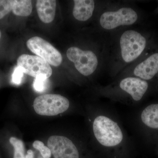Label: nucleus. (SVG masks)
Instances as JSON below:
<instances>
[{
	"instance_id": "16",
	"label": "nucleus",
	"mask_w": 158,
	"mask_h": 158,
	"mask_svg": "<svg viewBox=\"0 0 158 158\" xmlns=\"http://www.w3.org/2000/svg\"><path fill=\"white\" fill-rule=\"evenodd\" d=\"M14 0H0V19L12 11Z\"/></svg>"
},
{
	"instance_id": "9",
	"label": "nucleus",
	"mask_w": 158,
	"mask_h": 158,
	"mask_svg": "<svg viewBox=\"0 0 158 158\" xmlns=\"http://www.w3.org/2000/svg\"><path fill=\"white\" fill-rule=\"evenodd\" d=\"M119 88L129 94L134 100L138 101L142 98L148 89L147 81L135 77H127L123 79Z\"/></svg>"
},
{
	"instance_id": "6",
	"label": "nucleus",
	"mask_w": 158,
	"mask_h": 158,
	"mask_svg": "<svg viewBox=\"0 0 158 158\" xmlns=\"http://www.w3.org/2000/svg\"><path fill=\"white\" fill-rule=\"evenodd\" d=\"M17 64L23 73L35 78L48 79L52 73L48 62L38 56L23 54L18 59Z\"/></svg>"
},
{
	"instance_id": "11",
	"label": "nucleus",
	"mask_w": 158,
	"mask_h": 158,
	"mask_svg": "<svg viewBox=\"0 0 158 158\" xmlns=\"http://www.w3.org/2000/svg\"><path fill=\"white\" fill-rule=\"evenodd\" d=\"M73 10V17L77 20L85 22L93 15L95 9V1L93 0H74Z\"/></svg>"
},
{
	"instance_id": "21",
	"label": "nucleus",
	"mask_w": 158,
	"mask_h": 158,
	"mask_svg": "<svg viewBox=\"0 0 158 158\" xmlns=\"http://www.w3.org/2000/svg\"><path fill=\"white\" fill-rule=\"evenodd\" d=\"M1 37H2V33H1V31H0V39H1Z\"/></svg>"
},
{
	"instance_id": "17",
	"label": "nucleus",
	"mask_w": 158,
	"mask_h": 158,
	"mask_svg": "<svg viewBox=\"0 0 158 158\" xmlns=\"http://www.w3.org/2000/svg\"><path fill=\"white\" fill-rule=\"evenodd\" d=\"M33 146L35 149L38 150L40 152L41 156L44 158H50L52 152L48 147L44 145L43 142L40 141H34Z\"/></svg>"
},
{
	"instance_id": "7",
	"label": "nucleus",
	"mask_w": 158,
	"mask_h": 158,
	"mask_svg": "<svg viewBox=\"0 0 158 158\" xmlns=\"http://www.w3.org/2000/svg\"><path fill=\"white\" fill-rule=\"evenodd\" d=\"M27 45L32 52L44 59L49 65L57 67L62 63V57L60 52L41 37H32L27 41Z\"/></svg>"
},
{
	"instance_id": "22",
	"label": "nucleus",
	"mask_w": 158,
	"mask_h": 158,
	"mask_svg": "<svg viewBox=\"0 0 158 158\" xmlns=\"http://www.w3.org/2000/svg\"><path fill=\"white\" fill-rule=\"evenodd\" d=\"M38 158H44L43 157L41 156H39V157H38Z\"/></svg>"
},
{
	"instance_id": "20",
	"label": "nucleus",
	"mask_w": 158,
	"mask_h": 158,
	"mask_svg": "<svg viewBox=\"0 0 158 158\" xmlns=\"http://www.w3.org/2000/svg\"><path fill=\"white\" fill-rule=\"evenodd\" d=\"M25 158H34V153L33 151L29 150L27 151V154Z\"/></svg>"
},
{
	"instance_id": "15",
	"label": "nucleus",
	"mask_w": 158,
	"mask_h": 158,
	"mask_svg": "<svg viewBox=\"0 0 158 158\" xmlns=\"http://www.w3.org/2000/svg\"><path fill=\"white\" fill-rule=\"evenodd\" d=\"M9 142L14 148L13 158H25L24 144L23 141L15 137H12L9 139Z\"/></svg>"
},
{
	"instance_id": "1",
	"label": "nucleus",
	"mask_w": 158,
	"mask_h": 158,
	"mask_svg": "<svg viewBox=\"0 0 158 158\" xmlns=\"http://www.w3.org/2000/svg\"><path fill=\"white\" fill-rule=\"evenodd\" d=\"M146 45L147 40L139 31L135 29L123 31L117 41L116 62L121 66L134 62L141 56Z\"/></svg>"
},
{
	"instance_id": "18",
	"label": "nucleus",
	"mask_w": 158,
	"mask_h": 158,
	"mask_svg": "<svg viewBox=\"0 0 158 158\" xmlns=\"http://www.w3.org/2000/svg\"><path fill=\"white\" fill-rule=\"evenodd\" d=\"M48 79L42 77L35 78L34 82V88L37 92L44 91L47 87Z\"/></svg>"
},
{
	"instance_id": "14",
	"label": "nucleus",
	"mask_w": 158,
	"mask_h": 158,
	"mask_svg": "<svg viewBox=\"0 0 158 158\" xmlns=\"http://www.w3.org/2000/svg\"><path fill=\"white\" fill-rule=\"evenodd\" d=\"M32 11V1L30 0H14L12 11L15 15L27 16Z\"/></svg>"
},
{
	"instance_id": "13",
	"label": "nucleus",
	"mask_w": 158,
	"mask_h": 158,
	"mask_svg": "<svg viewBox=\"0 0 158 158\" xmlns=\"http://www.w3.org/2000/svg\"><path fill=\"white\" fill-rule=\"evenodd\" d=\"M141 119L145 125L158 129V104L149 105L141 113Z\"/></svg>"
},
{
	"instance_id": "12",
	"label": "nucleus",
	"mask_w": 158,
	"mask_h": 158,
	"mask_svg": "<svg viewBox=\"0 0 158 158\" xmlns=\"http://www.w3.org/2000/svg\"><path fill=\"white\" fill-rule=\"evenodd\" d=\"M56 1L38 0L36 3L37 14L43 22L49 23L53 21L56 15Z\"/></svg>"
},
{
	"instance_id": "8",
	"label": "nucleus",
	"mask_w": 158,
	"mask_h": 158,
	"mask_svg": "<svg viewBox=\"0 0 158 158\" xmlns=\"http://www.w3.org/2000/svg\"><path fill=\"white\" fill-rule=\"evenodd\" d=\"M48 147L54 158H79L76 146L65 136H51L48 140Z\"/></svg>"
},
{
	"instance_id": "3",
	"label": "nucleus",
	"mask_w": 158,
	"mask_h": 158,
	"mask_svg": "<svg viewBox=\"0 0 158 158\" xmlns=\"http://www.w3.org/2000/svg\"><path fill=\"white\" fill-rule=\"evenodd\" d=\"M93 130L97 140L106 147L117 146L123 139V134L118 124L106 116H99L94 119Z\"/></svg>"
},
{
	"instance_id": "4",
	"label": "nucleus",
	"mask_w": 158,
	"mask_h": 158,
	"mask_svg": "<svg viewBox=\"0 0 158 158\" xmlns=\"http://www.w3.org/2000/svg\"><path fill=\"white\" fill-rule=\"evenodd\" d=\"M66 56L73 63L77 70L85 76L91 75L98 68V56L93 51L71 47L67 50Z\"/></svg>"
},
{
	"instance_id": "5",
	"label": "nucleus",
	"mask_w": 158,
	"mask_h": 158,
	"mask_svg": "<svg viewBox=\"0 0 158 158\" xmlns=\"http://www.w3.org/2000/svg\"><path fill=\"white\" fill-rule=\"evenodd\" d=\"M69 106L68 99L57 94H43L36 98L34 102V110L41 116H56L65 112Z\"/></svg>"
},
{
	"instance_id": "10",
	"label": "nucleus",
	"mask_w": 158,
	"mask_h": 158,
	"mask_svg": "<svg viewBox=\"0 0 158 158\" xmlns=\"http://www.w3.org/2000/svg\"><path fill=\"white\" fill-rule=\"evenodd\" d=\"M133 74L144 81L151 80L158 73V52L151 55L133 68Z\"/></svg>"
},
{
	"instance_id": "2",
	"label": "nucleus",
	"mask_w": 158,
	"mask_h": 158,
	"mask_svg": "<svg viewBox=\"0 0 158 158\" xmlns=\"http://www.w3.org/2000/svg\"><path fill=\"white\" fill-rule=\"evenodd\" d=\"M138 18V12L135 9L123 6L104 11L99 17L98 23L102 30L113 31L120 27L135 24Z\"/></svg>"
},
{
	"instance_id": "19",
	"label": "nucleus",
	"mask_w": 158,
	"mask_h": 158,
	"mask_svg": "<svg viewBox=\"0 0 158 158\" xmlns=\"http://www.w3.org/2000/svg\"><path fill=\"white\" fill-rule=\"evenodd\" d=\"M23 72L21 69L17 66L15 69L12 75V81L16 85H19L22 81Z\"/></svg>"
}]
</instances>
